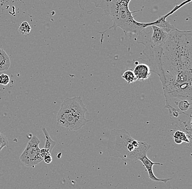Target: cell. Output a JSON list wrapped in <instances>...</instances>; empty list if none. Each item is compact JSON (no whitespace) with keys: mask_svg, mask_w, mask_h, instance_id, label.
I'll use <instances>...</instances> for the list:
<instances>
[{"mask_svg":"<svg viewBox=\"0 0 192 189\" xmlns=\"http://www.w3.org/2000/svg\"><path fill=\"white\" fill-rule=\"evenodd\" d=\"M160 79L165 108L192 99V32L175 29L162 47Z\"/></svg>","mask_w":192,"mask_h":189,"instance_id":"obj_1","label":"cell"},{"mask_svg":"<svg viewBox=\"0 0 192 189\" xmlns=\"http://www.w3.org/2000/svg\"><path fill=\"white\" fill-rule=\"evenodd\" d=\"M131 0H98L95 3L96 7L102 8L106 13L109 14L113 21V25L109 29L114 28L116 29L120 27L125 32V35L127 34L137 35L142 30L147 27L154 25L155 22L149 23H139L135 20L132 13L129 9V3ZM100 32L102 35L100 41L102 43L103 36L107 31Z\"/></svg>","mask_w":192,"mask_h":189,"instance_id":"obj_2","label":"cell"},{"mask_svg":"<svg viewBox=\"0 0 192 189\" xmlns=\"http://www.w3.org/2000/svg\"><path fill=\"white\" fill-rule=\"evenodd\" d=\"M150 147L146 142L135 140L125 129H114L110 132L108 151L112 157L124 161L140 160L147 155Z\"/></svg>","mask_w":192,"mask_h":189,"instance_id":"obj_3","label":"cell"},{"mask_svg":"<svg viewBox=\"0 0 192 189\" xmlns=\"http://www.w3.org/2000/svg\"><path fill=\"white\" fill-rule=\"evenodd\" d=\"M87 111L80 96L68 97L61 104L57 114L58 125L69 131H77L91 120H87L85 114Z\"/></svg>","mask_w":192,"mask_h":189,"instance_id":"obj_4","label":"cell"},{"mask_svg":"<svg viewBox=\"0 0 192 189\" xmlns=\"http://www.w3.org/2000/svg\"><path fill=\"white\" fill-rule=\"evenodd\" d=\"M149 32L142 30L138 35L137 43L141 44L145 47L161 48L166 41L169 33L156 26H150Z\"/></svg>","mask_w":192,"mask_h":189,"instance_id":"obj_5","label":"cell"},{"mask_svg":"<svg viewBox=\"0 0 192 189\" xmlns=\"http://www.w3.org/2000/svg\"><path fill=\"white\" fill-rule=\"evenodd\" d=\"M40 140L35 136H32L25 149L20 156V161L25 166L33 167L43 161L39 147Z\"/></svg>","mask_w":192,"mask_h":189,"instance_id":"obj_6","label":"cell"},{"mask_svg":"<svg viewBox=\"0 0 192 189\" xmlns=\"http://www.w3.org/2000/svg\"><path fill=\"white\" fill-rule=\"evenodd\" d=\"M134 64L135 66L133 70L137 80L144 81L148 79L151 75L150 68L141 59L137 60H134Z\"/></svg>","mask_w":192,"mask_h":189,"instance_id":"obj_7","label":"cell"},{"mask_svg":"<svg viewBox=\"0 0 192 189\" xmlns=\"http://www.w3.org/2000/svg\"><path fill=\"white\" fill-rule=\"evenodd\" d=\"M143 164L144 165V166L145 167L146 169L147 170L148 173V176L149 178L151 180L154 181V182H163L164 183H166L170 180L172 179L171 178H165V179H159L157 177L154 176V172H153V166L154 165H160L162 166L163 164H160V163H156V162H154L153 161L150 160L147 156H145L144 157L141 158L140 160Z\"/></svg>","mask_w":192,"mask_h":189,"instance_id":"obj_8","label":"cell"},{"mask_svg":"<svg viewBox=\"0 0 192 189\" xmlns=\"http://www.w3.org/2000/svg\"><path fill=\"white\" fill-rule=\"evenodd\" d=\"M173 138H174V141L177 144L182 143L185 142L186 143L191 144L192 142V136L186 133L185 132L177 130L173 135Z\"/></svg>","mask_w":192,"mask_h":189,"instance_id":"obj_9","label":"cell"},{"mask_svg":"<svg viewBox=\"0 0 192 189\" xmlns=\"http://www.w3.org/2000/svg\"><path fill=\"white\" fill-rule=\"evenodd\" d=\"M10 66V58L3 49L0 48V72L7 71Z\"/></svg>","mask_w":192,"mask_h":189,"instance_id":"obj_10","label":"cell"},{"mask_svg":"<svg viewBox=\"0 0 192 189\" xmlns=\"http://www.w3.org/2000/svg\"><path fill=\"white\" fill-rule=\"evenodd\" d=\"M42 131L44 133L45 137V143L44 148L48 149L49 153L51 154L52 149L56 145V142L51 139L47 130L44 127H42Z\"/></svg>","mask_w":192,"mask_h":189,"instance_id":"obj_11","label":"cell"},{"mask_svg":"<svg viewBox=\"0 0 192 189\" xmlns=\"http://www.w3.org/2000/svg\"><path fill=\"white\" fill-rule=\"evenodd\" d=\"M122 77L128 84L133 83L137 80L132 69H129L125 71L122 75Z\"/></svg>","mask_w":192,"mask_h":189,"instance_id":"obj_12","label":"cell"},{"mask_svg":"<svg viewBox=\"0 0 192 189\" xmlns=\"http://www.w3.org/2000/svg\"><path fill=\"white\" fill-rule=\"evenodd\" d=\"M31 28L27 21L23 22L19 28V31L22 35H28L31 32Z\"/></svg>","mask_w":192,"mask_h":189,"instance_id":"obj_13","label":"cell"},{"mask_svg":"<svg viewBox=\"0 0 192 189\" xmlns=\"http://www.w3.org/2000/svg\"><path fill=\"white\" fill-rule=\"evenodd\" d=\"M9 142L6 137L0 132V151L5 147H8Z\"/></svg>","mask_w":192,"mask_h":189,"instance_id":"obj_14","label":"cell"},{"mask_svg":"<svg viewBox=\"0 0 192 189\" xmlns=\"http://www.w3.org/2000/svg\"><path fill=\"white\" fill-rule=\"evenodd\" d=\"M10 78L6 74L2 73L0 75V84L2 85H7L10 83Z\"/></svg>","mask_w":192,"mask_h":189,"instance_id":"obj_15","label":"cell"},{"mask_svg":"<svg viewBox=\"0 0 192 189\" xmlns=\"http://www.w3.org/2000/svg\"><path fill=\"white\" fill-rule=\"evenodd\" d=\"M52 159L51 157V154L46 155L43 158V161H44V162L46 164H50L52 162Z\"/></svg>","mask_w":192,"mask_h":189,"instance_id":"obj_16","label":"cell"},{"mask_svg":"<svg viewBox=\"0 0 192 189\" xmlns=\"http://www.w3.org/2000/svg\"><path fill=\"white\" fill-rule=\"evenodd\" d=\"M40 153H41V154L42 157H43V158H44V157L45 156H46V155H48L51 154L50 153H49V151L48 149H45V148H43L42 149H41Z\"/></svg>","mask_w":192,"mask_h":189,"instance_id":"obj_17","label":"cell"},{"mask_svg":"<svg viewBox=\"0 0 192 189\" xmlns=\"http://www.w3.org/2000/svg\"><path fill=\"white\" fill-rule=\"evenodd\" d=\"M3 176V174H2V173L0 172V177H1V176Z\"/></svg>","mask_w":192,"mask_h":189,"instance_id":"obj_18","label":"cell"}]
</instances>
